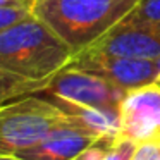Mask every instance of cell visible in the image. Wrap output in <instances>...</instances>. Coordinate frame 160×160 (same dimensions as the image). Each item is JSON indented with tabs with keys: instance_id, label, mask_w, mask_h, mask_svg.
<instances>
[{
	"instance_id": "obj_1",
	"label": "cell",
	"mask_w": 160,
	"mask_h": 160,
	"mask_svg": "<svg viewBox=\"0 0 160 160\" xmlns=\"http://www.w3.org/2000/svg\"><path fill=\"white\" fill-rule=\"evenodd\" d=\"M72 50L35 16L0 31V69L48 83L72 59Z\"/></svg>"
},
{
	"instance_id": "obj_2",
	"label": "cell",
	"mask_w": 160,
	"mask_h": 160,
	"mask_svg": "<svg viewBox=\"0 0 160 160\" xmlns=\"http://www.w3.org/2000/svg\"><path fill=\"white\" fill-rule=\"evenodd\" d=\"M139 0H35L33 16L79 53L122 21Z\"/></svg>"
},
{
	"instance_id": "obj_3",
	"label": "cell",
	"mask_w": 160,
	"mask_h": 160,
	"mask_svg": "<svg viewBox=\"0 0 160 160\" xmlns=\"http://www.w3.org/2000/svg\"><path fill=\"white\" fill-rule=\"evenodd\" d=\"M67 122V115L38 93L0 103V155H18Z\"/></svg>"
},
{
	"instance_id": "obj_4",
	"label": "cell",
	"mask_w": 160,
	"mask_h": 160,
	"mask_svg": "<svg viewBox=\"0 0 160 160\" xmlns=\"http://www.w3.org/2000/svg\"><path fill=\"white\" fill-rule=\"evenodd\" d=\"M67 66L100 76L108 83L122 88L124 91L158 84L160 81V57L132 59V57H117L93 48H84L79 53H74Z\"/></svg>"
},
{
	"instance_id": "obj_5",
	"label": "cell",
	"mask_w": 160,
	"mask_h": 160,
	"mask_svg": "<svg viewBox=\"0 0 160 160\" xmlns=\"http://www.w3.org/2000/svg\"><path fill=\"white\" fill-rule=\"evenodd\" d=\"M38 93L57 97L86 107L121 110V103L128 91L108 83L100 76L66 66Z\"/></svg>"
},
{
	"instance_id": "obj_6",
	"label": "cell",
	"mask_w": 160,
	"mask_h": 160,
	"mask_svg": "<svg viewBox=\"0 0 160 160\" xmlns=\"http://www.w3.org/2000/svg\"><path fill=\"white\" fill-rule=\"evenodd\" d=\"M122 136L136 143L160 141V86L136 88L121 103Z\"/></svg>"
},
{
	"instance_id": "obj_7",
	"label": "cell",
	"mask_w": 160,
	"mask_h": 160,
	"mask_svg": "<svg viewBox=\"0 0 160 160\" xmlns=\"http://www.w3.org/2000/svg\"><path fill=\"white\" fill-rule=\"evenodd\" d=\"M88 48L117 57L132 59H158L160 57V28L150 26H129L115 24L100 40Z\"/></svg>"
},
{
	"instance_id": "obj_8",
	"label": "cell",
	"mask_w": 160,
	"mask_h": 160,
	"mask_svg": "<svg viewBox=\"0 0 160 160\" xmlns=\"http://www.w3.org/2000/svg\"><path fill=\"white\" fill-rule=\"evenodd\" d=\"M98 143H114L102 139L84 129L74 126L72 122L62 124L50 131L38 145L22 150L18 157L24 160H74L88 148Z\"/></svg>"
},
{
	"instance_id": "obj_9",
	"label": "cell",
	"mask_w": 160,
	"mask_h": 160,
	"mask_svg": "<svg viewBox=\"0 0 160 160\" xmlns=\"http://www.w3.org/2000/svg\"><path fill=\"white\" fill-rule=\"evenodd\" d=\"M38 95L50 100L53 105H57L74 126L98 136V138L107 139V141H115L119 136H122L121 110L86 107V105H78L72 102L62 100V98L50 97V95Z\"/></svg>"
},
{
	"instance_id": "obj_10",
	"label": "cell",
	"mask_w": 160,
	"mask_h": 160,
	"mask_svg": "<svg viewBox=\"0 0 160 160\" xmlns=\"http://www.w3.org/2000/svg\"><path fill=\"white\" fill-rule=\"evenodd\" d=\"M48 83H40V81L24 79L21 76H16L12 72L0 69V103L16 100V98L26 97L42 91Z\"/></svg>"
},
{
	"instance_id": "obj_11",
	"label": "cell",
	"mask_w": 160,
	"mask_h": 160,
	"mask_svg": "<svg viewBox=\"0 0 160 160\" xmlns=\"http://www.w3.org/2000/svg\"><path fill=\"white\" fill-rule=\"evenodd\" d=\"M155 22H160V0H139L121 24L150 26Z\"/></svg>"
},
{
	"instance_id": "obj_12",
	"label": "cell",
	"mask_w": 160,
	"mask_h": 160,
	"mask_svg": "<svg viewBox=\"0 0 160 160\" xmlns=\"http://www.w3.org/2000/svg\"><path fill=\"white\" fill-rule=\"evenodd\" d=\"M138 148V143L126 136H119L114 143L107 148L102 160H132L134 152Z\"/></svg>"
},
{
	"instance_id": "obj_13",
	"label": "cell",
	"mask_w": 160,
	"mask_h": 160,
	"mask_svg": "<svg viewBox=\"0 0 160 160\" xmlns=\"http://www.w3.org/2000/svg\"><path fill=\"white\" fill-rule=\"evenodd\" d=\"M29 16H33V11L28 7H0V31Z\"/></svg>"
},
{
	"instance_id": "obj_14",
	"label": "cell",
	"mask_w": 160,
	"mask_h": 160,
	"mask_svg": "<svg viewBox=\"0 0 160 160\" xmlns=\"http://www.w3.org/2000/svg\"><path fill=\"white\" fill-rule=\"evenodd\" d=\"M160 141H141L134 152L132 160H158Z\"/></svg>"
},
{
	"instance_id": "obj_15",
	"label": "cell",
	"mask_w": 160,
	"mask_h": 160,
	"mask_svg": "<svg viewBox=\"0 0 160 160\" xmlns=\"http://www.w3.org/2000/svg\"><path fill=\"white\" fill-rule=\"evenodd\" d=\"M112 143H98V145L88 148L86 152H83L79 157H76L74 160H102L107 152V148L110 146Z\"/></svg>"
},
{
	"instance_id": "obj_16",
	"label": "cell",
	"mask_w": 160,
	"mask_h": 160,
	"mask_svg": "<svg viewBox=\"0 0 160 160\" xmlns=\"http://www.w3.org/2000/svg\"><path fill=\"white\" fill-rule=\"evenodd\" d=\"M35 0H0V7H28L33 9Z\"/></svg>"
},
{
	"instance_id": "obj_17",
	"label": "cell",
	"mask_w": 160,
	"mask_h": 160,
	"mask_svg": "<svg viewBox=\"0 0 160 160\" xmlns=\"http://www.w3.org/2000/svg\"><path fill=\"white\" fill-rule=\"evenodd\" d=\"M0 160H24L18 155H0Z\"/></svg>"
},
{
	"instance_id": "obj_18",
	"label": "cell",
	"mask_w": 160,
	"mask_h": 160,
	"mask_svg": "<svg viewBox=\"0 0 160 160\" xmlns=\"http://www.w3.org/2000/svg\"><path fill=\"white\" fill-rule=\"evenodd\" d=\"M158 86H160V81H158Z\"/></svg>"
},
{
	"instance_id": "obj_19",
	"label": "cell",
	"mask_w": 160,
	"mask_h": 160,
	"mask_svg": "<svg viewBox=\"0 0 160 160\" xmlns=\"http://www.w3.org/2000/svg\"><path fill=\"white\" fill-rule=\"evenodd\" d=\"M158 160H160V157H158Z\"/></svg>"
}]
</instances>
